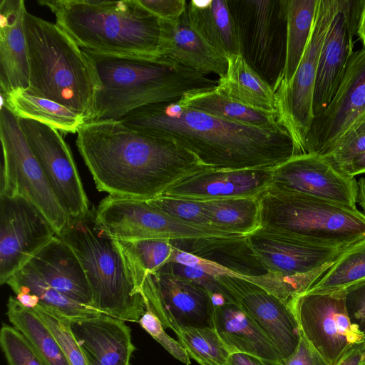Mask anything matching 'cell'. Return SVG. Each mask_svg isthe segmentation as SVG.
I'll return each mask as SVG.
<instances>
[{
    "instance_id": "cell-1",
    "label": "cell",
    "mask_w": 365,
    "mask_h": 365,
    "mask_svg": "<svg viewBox=\"0 0 365 365\" xmlns=\"http://www.w3.org/2000/svg\"><path fill=\"white\" fill-rule=\"evenodd\" d=\"M76 145L96 188L112 196L153 199L209 168L175 140L120 120L85 123L77 132Z\"/></svg>"
},
{
    "instance_id": "cell-2",
    "label": "cell",
    "mask_w": 365,
    "mask_h": 365,
    "mask_svg": "<svg viewBox=\"0 0 365 365\" xmlns=\"http://www.w3.org/2000/svg\"><path fill=\"white\" fill-rule=\"evenodd\" d=\"M133 128L175 140L215 170L274 169L299 155L287 130L230 121L177 101L147 105L119 119Z\"/></svg>"
},
{
    "instance_id": "cell-3",
    "label": "cell",
    "mask_w": 365,
    "mask_h": 365,
    "mask_svg": "<svg viewBox=\"0 0 365 365\" xmlns=\"http://www.w3.org/2000/svg\"><path fill=\"white\" fill-rule=\"evenodd\" d=\"M29 83L26 92L58 103L86 123L96 115L101 88L91 56L57 24L26 11Z\"/></svg>"
},
{
    "instance_id": "cell-4",
    "label": "cell",
    "mask_w": 365,
    "mask_h": 365,
    "mask_svg": "<svg viewBox=\"0 0 365 365\" xmlns=\"http://www.w3.org/2000/svg\"><path fill=\"white\" fill-rule=\"evenodd\" d=\"M56 24L89 53L134 58L160 56V19L138 0H40Z\"/></svg>"
},
{
    "instance_id": "cell-5",
    "label": "cell",
    "mask_w": 365,
    "mask_h": 365,
    "mask_svg": "<svg viewBox=\"0 0 365 365\" xmlns=\"http://www.w3.org/2000/svg\"><path fill=\"white\" fill-rule=\"evenodd\" d=\"M89 54L101 84L93 120H119L138 108L177 101L186 93L215 88L217 83L164 56L134 58Z\"/></svg>"
},
{
    "instance_id": "cell-6",
    "label": "cell",
    "mask_w": 365,
    "mask_h": 365,
    "mask_svg": "<svg viewBox=\"0 0 365 365\" xmlns=\"http://www.w3.org/2000/svg\"><path fill=\"white\" fill-rule=\"evenodd\" d=\"M76 255L93 295V307L103 314L138 322L146 304L134 281L118 240L98 219L96 208L71 220L58 235Z\"/></svg>"
},
{
    "instance_id": "cell-7",
    "label": "cell",
    "mask_w": 365,
    "mask_h": 365,
    "mask_svg": "<svg viewBox=\"0 0 365 365\" xmlns=\"http://www.w3.org/2000/svg\"><path fill=\"white\" fill-rule=\"evenodd\" d=\"M6 284L15 294H29L36 305L70 322L103 314L93 307L92 292L76 255L58 236L32 257Z\"/></svg>"
},
{
    "instance_id": "cell-8",
    "label": "cell",
    "mask_w": 365,
    "mask_h": 365,
    "mask_svg": "<svg viewBox=\"0 0 365 365\" xmlns=\"http://www.w3.org/2000/svg\"><path fill=\"white\" fill-rule=\"evenodd\" d=\"M259 201L261 227L330 247L346 248L365 238V214L356 208L270 187Z\"/></svg>"
},
{
    "instance_id": "cell-9",
    "label": "cell",
    "mask_w": 365,
    "mask_h": 365,
    "mask_svg": "<svg viewBox=\"0 0 365 365\" xmlns=\"http://www.w3.org/2000/svg\"><path fill=\"white\" fill-rule=\"evenodd\" d=\"M240 53L274 90L286 61L287 0H227Z\"/></svg>"
},
{
    "instance_id": "cell-10",
    "label": "cell",
    "mask_w": 365,
    "mask_h": 365,
    "mask_svg": "<svg viewBox=\"0 0 365 365\" xmlns=\"http://www.w3.org/2000/svg\"><path fill=\"white\" fill-rule=\"evenodd\" d=\"M0 139L3 151L0 195L29 200L43 212L58 236L71 218L58 202L18 118L4 104L0 109Z\"/></svg>"
},
{
    "instance_id": "cell-11",
    "label": "cell",
    "mask_w": 365,
    "mask_h": 365,
    "mask_svg": "<svg viewBox=\"0 0 365 365\" xmlns=\"http://www.w3.org/2000/svg\"><path fill=\"white\" fill-rule=\"evenodd\" d=\"M339 0H319L312 34L292 78L273 91L282 125L293 138L299 155L305 143L313 120V96L321 50L337 11Z\"/></svg>"
},
{
    "instance_id": "cell-12",
    "label": "cell",
    "mask_w": 365,
    "mask_h": 365,
    "mask_svg": "<svg viewBox=\"0 0 365 365\" xmlns=\"http://www.w3.org/2000/svg\"><path fill=\"white\" fill-rule=\"evenodd\" d=\"M289 304L302 336L329 364L337 365L353 348L364 346V338L351 322L346 304V290L305 292Z\"/></svg>"
},
{
    "instance_id": "cell-13",
    "label": "cell",
    "mask_w": 365,
    "mask_h": 365,
    "mask_svg": "<svg viewBox=\"0 0 365 365\" xmlns=\"http://www.w3.org/2000/svg\"><path fill=\"white\" fill-rule=\"evenodd\" d=\"M98 220L115 239L177 240L240 235L217 227L189 225L170 217L147 200L108 195L96 208Z\"/></svg>"
},
{
    "instance_id": "cell-14",
    "label": "cell",
    "mask_w": 365,
    "mask_h": 365,
    "mask_svg": "<svg viewBox=\"0 0 365 365\" xmlns=\"http://www.w3.org/2000/svg\"><path fill=\"white\" fill-rule=\"evenodd\" d=\"M140 293L165 329L214 327L212 295L192 280L158 269L146 274Z\"/></svg>"
},
{
    "instance_id": "cell-15",
    "label": "cell",
    "mask_w": 365,
    "mask_h": 365,
    "mask_svg": "<svg viewBox=\"0 0 365 365\" xmlns=\"http://www.w3.org/2000/svg\"><path fill=\"white\" fill-rule=\"evenodd\" d=\"M57 236L43 212L24 197L0 195V284Z\"/></svg>"
},
{
    "instance_id": "cell-16",
    "label": "cell",
    "mask_w": 365,
    "mask_h": 365,
    "mask_svg": "<svg viewBox=\"0 0 365 365\" xmlns=\"http://www.w3.org/2000/svg\"><path fill=\"white\" fill-rule=\"evenodd\" d=\"M18 120L61 206L71 219L86 213L88 200L71 151L60 131L31 119Z\"/></svg>"
},
{
    "instance_id": "cell-17",
    "label": "cell",
    "mask_w": 365,
    "mask_h": 365,
    "mask_svg": "<svg viewBox=\"0 0 365 365\" xmlns=\"http://www.w3.org/2000/svg\"><path fill=\"white\" fill-rule=\"evenodd\" d=\"M215 277L270 340L281 359L294 353L302 333L289 302L236 274L224 272Z\"/></svg>"
},
{
    "instance_id": "cell-18",
    "label": "cell",
    "mask_w": 365,
    "mask_h": 365,
    "mask_svg": "<svg viewBox=\"0 0 365 365\" xmlns=\"http://www.w3.org/2000/svg\"><path fill=\"white\" fill-rule=\"evenodd\" d=\"M269 187L356 208L355 178L342 173L318 154L297 155L274 168Z\"/></svg>"
},
{
    "instance_id": "cell-19",
    "label": "cell",
    "mask_w": 365,
    "mask_h": 365,
    "mask_svg": "<svg viewBox=\"0 0 365 365\" xmlns=\"http://www.w3.org/2000/svg\"><path fill=\"white\" fill-rule=\"evenodd\" d=\"M247 237L255 253L269 272L292 278H321L347 248L313 245L264 227Z\"/></svg>"
},
{
    "instance_id": "cell-20",
    "label": "cell",
    "mask_w": 365,
    "mask_h": 365,
    "mask_svg": "<svg viewBox=\"0 0 365 365\" xmlns=\"http://www.w3.org/2000/svg\"><path fill=\"white\" fill-rule=\"evenodd\" d=\"M365 113V46L354 52L329 105L313 120L305 153L324 155Z\"/></svg>"
},
{
    "instance_id": "cell-21",
    "label": "cell",
    "mask_w": 365,
    "mask_h": 365,
    "mask_svg": "<svg viewBox=\"0 0 365 365\" xmlns=\"http://www.w3.org/2000/svg\"><path fill=\"white\" fill-rule=\"evenodd\" d=\"M362 0H339L318 63L313 96V114L319 115L334 97L354 53V36Z\"/></svg>"
},
{
    "instance_id": "cell-22",
    "label": "cell",
    "mask_w": 365,
    "mask_h": 365,
    "mask_svg": "<svg viewBox=\"0 0 365 365\" xmlns=\"http://www.w3.org/2000/svg\"><path fill=\"white\" fill-rule=\"evenodd\" d=\"M272 170L207 168L184 178L161 195L197 201L258 197L269 187Z\"/></svg>"
},
{
    "instance_id": "cell-23",
    "label": "cell",
    "mask_w": 365,
    "mask_h": 365,
    "mask_svg": "<svg viewBox=\"0 0 365 365\" xmlns=\"http://www.w3.org/2000/svg\"><path fill=\"white\" fill-rule=\"evenodd\" d=\"M70 327L91 365H130L136 348L125 321L101 314Z\"/></svg>"
},
{
    "instance_id": "cell-24",
    "label": "cell",
    "mask_w": 365,
    "mask_h": 365,
    "mask_svg": "<svg viewBox=\"0 0 365 365\" xmlns=\"http://www.w3.org/2000/svg\"><path fill=\"white\" fill-rule=\"evenodd\" d=\"M26 11L23 0H1L0 3V86L6 96L26 90L29 62L24 31Z\"/></svg>"
},
{
    "instance_id": "cell-25",
    "label": "cell",
    "mask_w": 365,
    "mask_h": 365,
    "mask_svg": "<svg viewBox=\"0 0 365 365\" xmlns=\"http://www.w3.org/2000/svg\"><path fill=\"white\" fill-rule=\"evenodd\" d=\"M161 21L160 54L203 75L222 78L227 58L210 44L189 23L185 14L178 20Z\"/></svg>"
},
{
    "instance_id": "cell-26",
    "label": "cell",
    "mask_w": 365,
    "mask_h": 365,
    "mask_svg": "<svg viewBox=\"0 0 365 365\" xmlns=\"http://www.w3.org/2000/svg\"><path fill=\"white\" fill-rule=\"evenodd\" d=\"M177 250L217 265L244 279L269 274L252 250L247 235L170 240Z\"/></svg>"
},
{
    "instance_id": "cell-27",
    "label": "cell",
    "mask_w": 365,
    "mask_h": 365,
    "mask_svg": "<svg viewBox=\"0 0 365 365\" xmlns=\"http://www.w3.org/2000/svg\"><path fill=\"white\" fill-rule=\"evenodd\" d=\"M212 299L213 327L232 353H245L279 363L281 359L272 343L238 304L223 297Z\"/></svg>"
},
{
    "instance_id": "cell-28",
    "label": "cell",
    "mask_w": 365,
    "mask_h": 365,
    "mask_svg": "<svg viewBox=\"0 0 365 365\" xmlns=\"http://www.w3.org/2000/svg\"><path fill=\"white\" fill-rule=\"evenodd\" d=\"M185 15L191 26L227 58L241 54L227 0L189 1Z\"/></svg>"
},
{
    "instance_id": "cell-29",
    "label": "cell",
    "mask_w": 365,
    "mask_h": 365,
    "mask_svg": "<svg viewBox=\"0 0 365 365\" xmlns=\"http://www.w3.org/2000/svg\"><path fill=\"white\" fill-rule=\"evenodd\" d=\"M177 102L182 106L235 123L262 128L284 127L278 112L261 110L244 105L223 94L216 86L186 93Z\"/></svg>"
},
{
    "instance_id": "cell-30",
    "label": "cell",
    "mask_w": 365,
    "mask_h": 365,
    "mask_svg": "<svg viewBox=\"0 0 365 365\" xmlns=\"http://www.w3.org/2000/svg\"><path fill=\"white\" fill-rule=\"evenodd\" d=\"M227 59V72L217 81L216 88L251 108L277 112L276 97L271 86L250 67L241 54Z\"/></svg>"
},
{
    "instance_id": "cell-31",
    "label": "cell",
    "mask_w": 365,
    "mask_h": 365,
    "mask_svg": "<svg viewBox=\"0 0 365 365\" xmlns=\"http://www.w3.org/2000/svg\"><path fill=\"white\" fill-rule=\"evenodd\" d=\"M1 103L16 117L31 119L62 133H75L86 123L72 110L53 101L16 90L6 96L1 93Z\"/></svg>"
},
{
    "instance_id": "cell-32",
    "label": "cell",
    "mask_w": 365,
    "mask_h": 365,
    "mask_svg": "<svg viewBox=\"0 0 365 365\" xmlns=\"http://www.w3.org/2000/svg\"><path fill=\"white\" fill-rule=\"evenodd\" d=\"M318 1L287 0L286 61L277 86L289 83L297 71L311 37Z\"/></svg>"
},
{
    "instance_id": "cell-33",
    "label": "cell",
    "mask_w": 365,
    "mask_h": 365,
    "mask_svg": "<svg viewBox=\"0 0 365 365\" xmlns=\"http://www.w3.org/2000/svg\"><path fill=\"white\" fill-rule=\"evenodd\" d=\"M6 307L9 322L25 336L46 365H69L55 336L34 309L22 305L14 296H9Z\"/></svg>"
},
{
    "instance_id": "cell-34",
    "label": "cell",
    "mask_w": 365,
    "mask_h": 365,
    "mask_svg": "<svg viewBox=\"0 0 365 365\" xmlns=\"http://www.w3.org/2000/svg\"><path fill=\"white\" fill-rule=\"evenodd\" d=\"M259 197L205 201L211 224L225 231L248 235L261 227Z\"/></svg>"
},
{
    "instance_id": "cell-35",
    "label": "cell",
    "mask_w": 365,
    "mask_h": 365,
    "mask_svg": "<svg viewBox=\"0 0 365 365\" xmlns=\"http://www.w3.org/2000/svg\"><path fill=\"white\" fill-rule=\"evenodd\" d=\"M363 282H365V238L346 248L307 292L346 290Z\"/></svg>"
},
{
    "instance_id": "cell-36",
    "label": "cell",
    "mask_w": 365,
    "mask_h": 365,
    "mask_svg": "<svg viewBox=\"0 0 365 365\" xmlns=\"http://www.w3.org/2000/svg\"><path fill=\"white\" fill-rule=\"evenodd\" d=\"M118 242L129 263L132 275L140 292L146 274L157 272L169 262L174 250L170 240L167 239Z\"/></svg>"
},
{
    "instance_id": "cell-37",
    "label": "cell",
    "mask_w": 365,
    "mask_h": 365,
    "mask_svg": "<svg viewBox=\"0 0 365 365\" xmlns=\"http://www.w3.org/2000/svg\"><path fill=\"white\" fill-rule=\"evenodd\" d=\"M175 334L190 359L200 365H226L232 354L214 327H185Z\"/></svg>"
},
{
    "instance_id": "cell-38",
    "label": "cell",
    "mask_w": 365,
    "mask_h": 365,
    "mask_svg": "<svg viewBox=\"0 0 365 365\" xmlns=\"http://www.w3.org/2000/svg\"><path fill=\"white\" fill-rule=\"evenodd\" d=\"M147 201L158 210L183 223L205 227H216L211 224L205 201L165 195Z\"/></svg>"
},
{
    "instance_id": "cell-39",
    "label": "cell",
    "mask_w": 365,
    "mask_h": 365,
    "mask_svg": "<svg viewBox=\"0 0 365 365\" xmlns=\"http://www.w3.org/2000/svg\"><path fill=\"white\" fill-rule=\"evenodd\" d=\"M365 152V113L362 114L322 155L341 171L357 156Z\"/></svg>"
},
{
    "instance_id": "cell-40",
    "label": "cell",
    "mask_w": 365,
    "mask_h": 365,
    "mask_svg": "<svg viewBox=\"0 0 365 365\" xmlns=\"http://www.w3.org/2000/svg\"><path fill=\"white\" fill-rule=\"evenodd\" d=\"M59 344L69 365H91L73 334L70 321L38 304L33 308Z\"/></svg>"
},
{
    "instance_id": "cell-41",
    "label": "cell",
    "mask_w": 365,
    "mask_h": 365,
    "mask_svg": "<svg viewBox=\"0 0 365 365\" xmlns=\"http://www.w3.org/2000/svg\"><path fill=\"white\" fill-rule=\"evenodd\" d=\"M0 346L8 365H46L29 340L14 326L3 324Z\"/></svg>"
},
{
    "instance_id": "cell-42",
    "label": "cell",
    "mask_w": 365,
    "mask_h": 365,
    "mask_svg": "<svg viewBox=\"0 0 365 365\" xmlns=\"http://www.w3.org/2000/svg\"><path fill=\"white\" fill-rule=\"evenodd\" d=\"M138 324L174 358L185 365L191 364L185 349L166 333L163 323L148 306L146 305V311Z\"/></svg>"
},
{
    "instance_id": "cell-43",
    "label": "cell",
    "mask_w": 365,
    "mask_h": 365,
    "mask_svg": "<svg viewBox=\"0 0 365 365\" xmlns=\"http://www.w3.org/2000/svg\"><path fill=\"white\" fill-rule=\"evenodd\" d=\"M346 304L351 322L363 334L365 344V282L346 289Z\"/></svg>"
},
{
    "instance_id": "cell-44",
    "label": "cell",
    "mask_w": 365,
    "mask_h": 365,
    "mask_svg": "<svg viewBox=\"0 0 365 365\" xmlns=\"http://www.w3.org/2000/svg\"><path fill=\"white\" fill-rule=\"evenodd\" d=\"M154 15L163 20H178L185 12V0H138Z\"/></svg>"
},
{
    "instance_id": "cell-45",
    "label": "cell",
    "mask_w": 365,
    "mask_h": 365,
    "mask_svg": "<svg viewBox=\"0 0 365 365\" xmlns=\"http://www.w3.org/2000/svg\"><path fill=\"white\" fill-rule=\"evenodd\" d=\"M279 365H329L309 344L302 334L300 342L294 353L281 359Z\"/></svg>"
},
{
    "instance_id": "cell-46",
    "label": "cell",
    "mask_w": 365,
    "mask_h": 365,
    "mask_svg": "<svg viewBox=\"0 0 365 365\" xmlns=\"http://www.w3.org/2000/svg\"><path fill=\"white\" fill-rule=\"evenodd\" d=\"M226 365H279L250 354L235 352L228 357Z\"/></svg>"
},
{
    "instance_id": "cell-47",
    "label": "cell",
    "mask_w": 365,
    "mask_h": 365,
    "mask_svg": "<svg viewBox=\"0 0 365 365\" xmlns=\"http://www.w3.org/2000/svg\"><path fill=\"white\" fill-rule=\"evenodd\" d=\"M364 358L365 346H356L349 351L337 365H361Z\"/></svg>"
},
{
    "instance_id": "cell-48",
    "label": "cell",
    "mask_w": 365,
    "mask_h": 365,
    "mask_svg": "<svg viewBox=\"0 0 365 365\" xmlns=\"http://www.w3.org/2000/svg\"><path fill=\"white\" fill-rule=\"evenodd\" d=\"M341 172L352 178L365 173V152L355 158Z\"/></svg>"
},
{
    "instance_id": "cell-49",
    "label": "cell",
    "mask_w": 365,
    "mask_h": 365,
    "mask_svg": "<svg viewBox=\"0 0 365 365\" xmlns=\"http://www.w3.org/2000/svg\"><path fill=\"white\" fill-rule=\"evenodd\" d=\"M356 34L358 36L363 46H365V1H364L361 9Z\"/></svg>"
},
{
    "instance_id": "cell-50",
    "label": "cell",
    "mask_w": 365,
    "mask_h": 365,
    "mask_svg": "<svg viewBox=\"0 0 365 365\" xmlns=\"http://www.w3.org/2000/svg\"><path fill=\"white\" fill-rule=\"evenodd\" d=\"M358 195L357 202L359 203L365 214V176L362 177L357 182Z\"/></svg>"
},
{
    "instance_id": "cell-51",
    "label": "cell",
    "mask_w": 365,
    "mask_h": 365,
    "mask_svg": "<svg viewBox=\"0 0 365 365\" xmlns=\"http://www.w3.org/2000/svg\"><path fill=\"white\" fill-rule=\"evenodd\" d=\"M361 365H365V358H364V359L363 363H362V364H361Z\"/></svg>"
}]
</instances>
